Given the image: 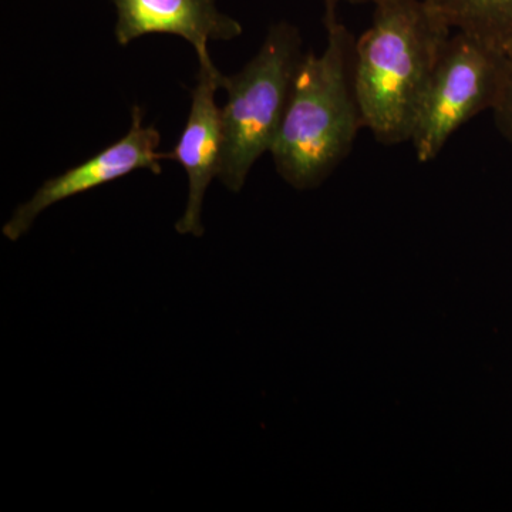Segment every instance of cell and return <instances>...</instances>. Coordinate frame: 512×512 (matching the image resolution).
<instances>
[{
  "mask_svg": "<svg viewBox=\"0 0 512 512\" xmlns=\"http://www.w3.org/2000/svg\"><path fill=\"white\" fill-rule=\"evenodd\" d=\"M302 57L301 32L282 20L268 29L258 53L238 73L224 76L217 178L229 191H241L259 158L271 153Z\"/></svg>",
  "mask_w": 512,
  "mask_h": 512,
  "instance_id": "3",
  "label": "cell"
},
{
  "mask_svg": "<svg viewBox=\"0 0 512 512\" xmlns=\"http://www.w3.org/2000/svg\"><path fill=\"white\" fill-rule=\"evenodd\" d=\"M450 36V26L424 0L375 3L372 23L353 45L352 76L363 127L376 141H410Z\"/></svg>",
  "mask_w": 512,
  "mask_h": 512,
  "instance_id": "1",
  "label": "cell"
},
{
  "mask_svg": "<svg viewBox=\"0 0 512 512\" xmlns=\"http://www.w3.org/2000/svg\"><path fill=\"white\" fill-rule=\"evenodd\" d=\"M116 8L117 43L156 33L181 37L195 52L211 42H229L242 35L237 19L221 12L217 0H110Z\"/></svg>",
  "mask_w": 512,
  "mask_h": 512,
  "instance_id": "7",
  "label": "cell"
},
{
  "mask_svg": "<svg viewBox=\"0 0 512 512\" xmlns=\"http://www.w3.org/2000/svg\"><path fill=\"white\" fill-rule=\"evenodd\" d=\"M197 57V82L191 93L190 113L171 158L184 168L188 181L187 205L175 229L178 234L201 237L202 204L220 167L221 109L215 97L222 89L224 74L212 62L210 50H198Z\"/></svg>",
  "mask_w": 512,
  "mask_h": 512,
  "instance_id": "6",
  "label": "cell"
},
{
  "mask_svg": "<svg viewBox=\"0 0 512 512\" xmlns=\"http://www.w3.org/2000/svg\"><path fill=\"white\" fill-rule=\"evenodd\" d=\"M494 123L501 136L512 146V57H507L503 86L493 107Z\"/></svg>",
  "mask_w": 512,
  "mask_h": 512,
  "instance_id": "9",
  "label": "cell"
},
{
  "mask_svg": "<svg viewBox=\"0 0 512 512\" xmlns=\"http://www.w3.org/2000/svg\"><path fill=\"white\" fill-rule=\"evenodd\" d=\"M160 144V131L154 126H146L143 109L134 106L131 126L126 136L82 164L40 185L32 198L19 205L10 220L3 225V235L10 241H18L47 208L119 180L134 171L148 170L161 174V161L173 158L171 153H160Z\"/></svg>",
  "mask_w": 512,
  "mask_h": 512,
  "instance_id": "5",
  "label": "cell"
},
{
  "mask_svg": "<svg viewBox=\"0 0 512 512\" xmlns=\"http://www.w3.org/2000/svg\"><path fill=\"white\" fill-rule=\"evenodd\" d=\"M451 30L512 57V0H424Z\"/></svg>",
  "mask_w": 512,
  "mask_h": 512,
  "instance_id": "8",
  "label": "cell"
},
{
  "mask_svg": "<svg viewBox=\"0 0 512 512\" xmlns=\"http://www.w3.org/2000/svg\"><path fill=\"white\" fill-rule=\"evenodd\" d=\"M323 25L325 49L303 55L271 150L276 173L301 191L325 183L365 128L353 87L355 37L336 5H325Z\"/></svg>",
  "mask_w": 512,
  "mask_h": 512,
  "instance_id": "2",
  "label": "cell"
},
{
  "mask_svg": "<svg viewBox=\"0 0 512 512\" xmlns=\"http://www.w3.org/2000/svg\"><path fill=\"white\" fill-rule=\"evenodd\" d=\"M342 2L348 3H373L375 5L379 0H323V5H336L339 6Z\"/></svg>",
  "mask_w": 512,
  "mask_h": 512,
  "instance_id": "10",
  "label": "cell"
},
{
  "mask_svg": "<svg viewBox=\"0 0 512 512\" xmlns=\"http://www.w3.org/2000/svg\"><path fill=\"white\" fill-rule=\"evenodd\" d=\"M507 57L480 40L456 32L448 39L414 121V153L420 163L440 156L458 128L493 110L503 86Z\"/></svg>",
  "mask_w": 512,
  "mask_h": 512,
  "instance_id": "4",
  "label": "cell"
}]
</instances>
